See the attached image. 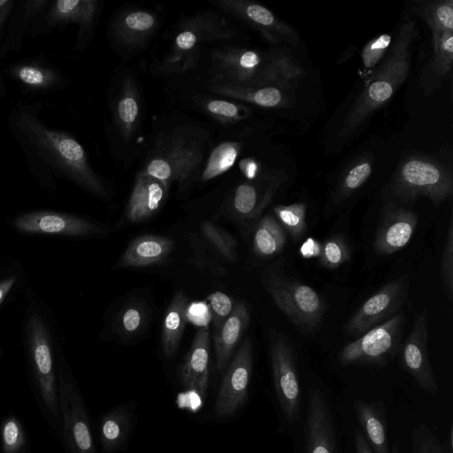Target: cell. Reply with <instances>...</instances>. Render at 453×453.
Instances as JSON below:
<instances>
[{"mask_svg": "<svg viewBox=\"0 0 453 453\" xmlns=\"http://www.w3.org/2000/svg\"><path fill=\"white\" fill-rule=\"evenodd\" d=\"M41 109V104H19L8 118L9 130L30 170L41 179L62 175L108 198L107 188L92 169L82 145L70 134L46 126L39 118Z\"/></svg>", "mask_w": 453, "mask_h": 453, "instance_id": "obj_1", "label": "cell"}, {"mask_svg": "<svg viewBox=\"0 0 453 453\" xmlns=\"http://www.w3.org/2000/svg\"><path fill=\"white\" fill-rule=\"evenodd\" d=\"M417 35L415 21L411 19L403 20L389 52L344 119L338 132L339 138L350 137L372 113L391 99L405 81L410 73L412 46Z\"/></svg>", "mask_w": 453, "mask_h": 453, "instance_id": "obj_2", "label": "cell"}, {"mask_svg": "<svg viewBox=\"0 0 453 453\" xmlns=\"http://www.w3.org/2000/svg\"><path fill=\"white\" fill-rule=\"evenodd\" d=\"M263 285L278 308L303 334L319 327L325 311L323 297L311 287L276 271H266Z\"/></svg>", "mask_w": 453, "mask_h": 453, "instance_id": "obj_3", "label": "cell"}, {"mask_svg": "<svg viewBox=\"0 0 453 453\" xmlns=\"http://www.w3.org/2000/svg\"><path fill=\"white\" fill-rule=\"evenodd\" d=\"M391 191L402 202H413L419 197H427L437 205L452 195L451 172L430 157L411 156L396 170L391 183Z\"/></svg>", "mask_w": 453, "mask_h": 453, "instance_id": "obj_4", "label": "cell"}, {"mask_svg": "<svg viewBox=\"0 0 453 453\" xmlns=\"http://www.w3.org/2000/svg\"><path fill=\"white\" fill-rule=\"evenodd\" d=\"M269 355L273 386L284 426L293 429L300 424L302 393L294 349L288 338L271 331Z\"/></svg>", "mask_w": 453, "mask_h": 453, "instance_id": "obj_5", "label": "cell"}, {"mask_svg": "<svg viewBox=\"0 0 453 453\" xmlns=\"http://www.w3.org/2000/svg\"><path fill=\"white\" fill-rule=\"evenodd\" d=\"M234 35L226 20L215 13L202 12L188 18L180 25L172 50L162 64L164 70L183 72L193 68L198 58L200 44L229 39Z\"/></svg>", "mask_w": 453, "mask_h": 453, "instance_id": "obj_6", "label": "cell"}, {"mask_svg": "<svg viewBox=\"0 0 453 453\" xmlns=\"http://www.w3.org/2000/svg\"><path fill=\"white\" fill-rule=\"evenodd\" d=\"M404 325V314L397 312L346 344L338 354L339 364L372 367L388 365L400 349Z\"/></svg>", "mask_w": 453, "mask_h": 453, "instance_id": "obj_7", "label": "cell"}, {"mask_svg": "<svg viewBox=\"0 0 453 453\" xmlns=\"http://www.w3.org/2000/svg\"><path fill=\"white\" fill-rule=\"evenodd\" d=\"M203 157L201 150L195 143L175 137L163 145L140 173L168 186L176 182L184 189L196 176Z\"/></svg>", "mask_w": 453, "mask_h": 453, "instance_id": "obj_8", "label": "cell"}, {"mask_svg": "<svg viewBox=\"0 0 453 453\" xmlns=\"http://www.w3.org/2000/svg\"><path fill=\"white\" fill-rule=\"evenodd\" d=\"M98 10L97 0L49 1L28 30L27 36L45 35L54 29L75 23L79 26L76 49L81 50L91 35Z\"/></svg>", "mask_w": 453, "mask_h": 453, "instance_id": "obj_9", "label": "cell"}, {"mask_svg": "<svg viewBox=\"0 0 453 453\" xmlns=\"http://www.w3.org/2000/svg\"><path fill=\"white\" fill-rule=\"evenodd\" d=\"M409 278L402 274L366 299L344 326L349 337H358L397 313L408 296Z\"/></svg>", "mask_w": 453, "mask_h": 453, "instance_id": "obj_10", "label": "cell"}, {"mask_svg": "<svg viewBox=\"0 0 453 453\" xmlns=\"http://www.w3.org/2000/svg\"><path fill=\"white\" fill-rule=\"evenodd\" d=\"M253 370V347L247 337L227 366L217 394L214 413L227 418L246 403Z\"/></svg>", "mask_w": 453, "mask_h": 453, "instance_id": "obj_11", "label": "cell"}, {"mask_svg": "<svg viewBox=\"0 0 453 453\" xmlns=\"http://www.w3.org/2000/svg\"><path fill=\"white\" fill-rule=\"evenodd\" d=\"M302 453H338L337 431L330 402L319 388L309 389L303 426Z\"/></svg>", "mask_w": 453, "mask_h": 453, "instance_id": "obj_12", "label": "cell"}, {"mask_svg": "<svg viewBox=\"0 0 453 453\" xmlns=\"http://www.w3.org/2000/svg\"><path fill=\"white\" fill-rule=\"evenodd\" d=\"M428 319L426 310L417 314L412 329L399 349L401 367L426 393L437 395L439 385L428 357Z\"/></svg>", "mask_w": 453, "mask_h": 453, "instance_id": "obj_13", "label": "cell"}, {"mask_svg": "<svg viewBox=\"0 0 453 453\" xmlns=\"http://www.w3.org/2000/svg\"><path fill=\"white\" fill-rule=\"evenodd\" d=\"M264 53L226 46L212 51V83L255 86L262 69Z\"/></svg>", "mask_w": 453, "mask_h": 453, "instance_id": "obj_14", "label": "cell"}, {"mask_svg": "<svg viewBox=\"0 0 453 453\" xmlns=\"http://www.w3.org/2000/svg\"><path fill=\"white\" fill-rule=\"evenodd\" d=\"M219 6L257 29L270 43H282L286 47L298 44L296 31L264 5L250 0H220Z\"/></svg>", "mask_w": 453, "mask_h": 453, "instance_id": "obj_15", "label": "cell"}, {"mask_svg": "<svg viewBox=\"0 0 453 453\" xmlns=\"http://www.w3.org/2000/svg\"><path fill=\"white\" fill-rule=\"evenodd\" d=\"M280 183L272 176L256 177L240 183L230 201L231 217L246 228L253 226L273 201Z\"/></svg>", "mask_w": 453, "mask_h": 453, "instance_id": "obj_16", "label": "cell"}, {"mask_svg": "<svg viewBox=\"0 0 453 453\" xmlns=\"http://www.w3.org/2000/svg\"><path fill=\"white\" fill-rule=\"evenodd\" d=\"M418 226V215L395 203L387 204L382 211L373 241L377 255L394 254L411 241Z\"/></svg>", "mask_w": 453, "mask_h": 453, "instance_id": "obj_17", "label": "cell"}, {"mask_svg": "<svg viewBox=\"0 0 453 453\" xmlns=\"http://www.w3.org/2000/svg\"><path fill=\"white\" fill-rule=\"evenodd\" d=\"M5 73L23 89L33 93L55 92L68 82L67 77L58 68L36 58L13 62Z\"/></svg>", "mask_w": 453, "mask_h": 453, "instance_id": "obj_18", "label": "cell"}, {"mask_svg": "<svg viewBox=\"0 0 453 453\" xmlns=\"http://www.w3.org/2000/svg\"><path fill=\"white\" fill-rule=\"evenodd\" d=\"M210 329L200 327L180 368L182 386L188 391L204 396L209 385Z\"/></svg>", "mask_w": 453, "mask_h": 453, "instance_id": "obj_19", "label": "cell"}, {"mask_svg": "<svg viewBox=\"0 0 453 453\" xmlns=\"http://www.w3.org/2000/svg\"><path fill=\"white\" fill-rule=\"evenodd\" d=\"M168 185L139 173L126 207V218L140 223L154 216L165 204Z\"/></svg>", "mask_w": 453, "mask_h": 453, "instance_id": "obj_20", "label": "cell"}, {"mask_svg": "<svg viewBox=\"0 0 453 453\" xmlns=\"http://www.w3.org/2000/svg\"><path fill=\"white\" fill-rule=\"evenodd\" d=\"M305 75L304 69L286 46L265 53V60L255 86H271L289 92Z\"/></svg>", "mask_w": 453, "mask_h": 453, "instance_id": "obj_21", "label": "cell"}, {"mask_svg": "<svg viewBox=\"0 0 453 453\" xmlns=\"http://www.w3.org/2000/svg\"><path fill=\"white\" fill-rule=\"evenodd\" d=\"M354 411L359 430L373 453H390L386 409L381 401L356 399Z\"/></svg>", "mask_w": 453, "mask_h": 453, "instance_id": "obj_22", "label": "cell"}, {"mask_svg": "<svg viewBox=\"0 0 453 453\" xmlns=\"http://www.w3.org/2000/svg\"><path fill=\"white\" fill-rule=\"evenodd\" d=\"M19 227L27 232L68 235L103 234L104 227L84 219L56 213H35L20 218Z\"/></svg>", "mask_w": 453, "mask_h": 453, "instance_id": "obj_23", "label": "cell"}, {"mask_svg": "<svg viewBox=\"0 0 453 453\" xmlns=\"http://www.w3.org/2000/svg\"><path fill=\"white\" fill-rule=\"evenodd\" d=\"M174 242L163 235L143 234L133 239L118 261V267L140 268L159 264L173 251Z\"/></svg>", "mask_w": 453, "mask_h": 453, "instance_id": "obj_24", "label": "cell"}, {"mask_svg": "<svg viewBox=\"0 0 453 453\" xmlns=\"http://www.w3.org/2000/svg\"><path fill=\"white\" fill-rule=\"evenodd\" d=\"M250 324V312L244 303H237L219 329L213 334L217 368L222 372Z\"/></svg>", "mask_w": 453, "mask_h": 453, "instance_id": "obj_25", "label": "cell"}, {"mask_svg": "<svg viewBox=\"0 0 453 453\" xmlns=\"http://www.w3.org/2000/svg\"><path fill=\"white\" fill-rule=\"evenodd\" d=\"M48 3V0L16 2L0 45V62L10 52L20 50L24 37L27 35L28 30Z\"/></svg>", "mask_w": 453, "mask_h": 453, "instance_id": "obj_26", "label": "cell"}, {"mask_svg": "<svg viewBox=\"0 0 453 453\" xmlns=\"http://www.w3.org/2000/svg\"><path fill=\"white\" fill-rule=\"evenodd\" d=\"M212 92L264 108H285L294 103L290 94L271 86H234L211 83Z\"/></svg>", "mask_w": 453, "mask_h": 453, "instance_id": "obj_27", "label": "cell"}, {"mask_svg": "<svg viewBox=\"0 0 453 453\" xmlns=\"http://www.w3.org/2000/svg\"><path fill=\"white\" fill-rule=\"evenodd\" d=\"M157 25L154 13L134 9L121 13L114 22L115 37L127 47H138L148 40Z\"/></svg>", "mask_w": 453, "mask_h": 453, "instance_id": "obj_28", "label": "cell"}, {"mask_svg": "<svg viewBox=\"0 0 453 453\" xmlns=\"http://www.w3.org/2000/svg\"><path fill=\"white\" fill-rule=\"evenodd\" d=\"M188 299L184 292L177 291L168 305L162 326V348L166 357L177 352L188 322Z\"/></svg>", "mask_w": 453, "mask_h": 453, "instance_id": "obj_29", "label": "cell"}, {"mask_svg": "<svg viewBox=\"0 0 453 453\" xmlns=\"http://www.w3.org/2000/svg\"><path fill=\"white\" fill-rule=\"evenodd\" d=\"M431 62L423 72L421 84L434 91L451 73L453 61V32H444L432 45Z\"/></svg>", "mask_w": 453, "mask_h": 453, "instance_id": "obj_30", "label": "cell"}, {"mask_svg": "<svg viewBox=\"0 0 453 453\" xmlns=\"http://www.w3.org/2000/svg\"><path fill=\"white\" fill-rule=\"evenodd\" d=\"M140 116V104L137 87L134 80H123L120 94L115 104L114 119L124 141L128 142L134 135Z\"/></svg>", "mask_w": 453, "mask_h": 453, "instance_id": "obj_31", "label": "cell"}, {"mask_svg": "<svg viewBox=\"0 0 453 453\" xmlns=\"http://www.w3.org/2000/svg\"><path fill=\"white\" fill-rule=\"evenodd\" d=\"M287 242V233L275 217L265 214L255 226L252 247L255 254L262 258H271L280 254Z\"/></svg>", "mask_w": 453, "mask_h": 453, "instance_id": "obj_32", "label": "cell"}, {"mask_svg": "<svg viewBox=\"0 0 453 453\" xmlns=\"http://www.w3.org/2000/svg\"><path fill=\"white\" fill-rule=\"evenodd\" d=\"M133 410L119 406L105 414L101 422L100 434L106 453L119 449L127 441L132 426Z\"/></svg>", "mask_w": 453, "mask_h": 453, "instance_id": "obj_33", "label": "cell"}, {"mask_svg": "<svg viewBox=\"0 0 453 453\" xmlns=\"http://www.w3.org/2000/svg\"><path fill=\"white\" fill-rule=\"evenodd\" d=\"M415 11L429 26L432 45L444 32H453V1L417 2Z\"/></svg>", "mask_w": 453, "mask_h": 453, "instance_id": "obj_34", "label": "cell"}, {"mask_svg": "<svg viewBox=\"0 0 453 453\" xmlns=\"http://www.w3.org/2000/svg\"><path fill=\"white\" fill-rule=\"evenodd\" d=\"M372 161L362 157L352 162L342 173L335 188V197L343 200L357 190L371 176Z\"/></svg>", "mask_w": 453, "mask_h": 453, "instance_id": "obj_35", "label": "cell"}, {"mask_svg": "<svg viewBox=\"0 0 453 453\" xmlns=\"http://www.w3.org/2000/svg\"><path fill=\"white\" fill-rule=\"evenodd\" d=\"M306 211L304 203L280 204L273 208L275 219L295 242H299L307 232Z\"/></svg>", "mask_w": 453, "mask_h": 453, "instance_id": "obj_36", "label": "cell"}, {"mask_svg": "<svg viewBox=\"0 0 453 453\" xmlns=\"http://www.w3.org/2000/svg\"><path fill=\"white\" fill-rule=\"evenodd\" d=\"M200 229L203 238L222 258L237 261L238 242L231 234L211 221H203Z\"/></svg>", "mask_w": 453, "mask_h": 453, "instance_id": "obj_37", "label": "cell"}, {"mask_svg": "<svg viewBox=\"0 0 453 453\" xmlns=\"http://www.w3.org/2000/svg\"><path fill=\"white\" fill-rule=\"evenodd\" d=\"M240 149V143L237 142H225L219 144L209 156L202 173V180H211L229 170L235 163Z\"/></svg>", "mask_w": 453, "mask_h": 453, "instance_id": "obj_38", "label": "cell"}, {"mask_svg": "<svg viewBox=\"0 0 453 453\" xmlns=\"http://www.w3.org/2000/svg\"><path fill=\"white\" fill-rule=\"evenodd\" d=\"M351 251L342 234H333L321 244L319 264L327 269H336L350 259Z\"/></svg>", "mask_w": 453, "mask_h": 453, "instance_id": "obj_39", "label": "cell"}, {"mask_svg": "<svg viewBox=\"0 0 453 453\" xmlns=\"http://www.w3.org/2000/svg\"><path fill=\"white\" fill-rule=\"evenodd\" d=\"M147 318L148 312L143 303L138 301L129 303L119 314V334L129 338L139 334L145 326Z\"/></svg>", "mask_w": 453, "mask_h": 453, "instance_id": "obj_40", "label": "cell"}, {"mask_svg": "<svg viewBox=\"0 0 453 453\" xmlns=\"http://www.w3.org/2000/svg\"><path fill=\"white\" fill-rule=\"evenodd\" d=\"M411 453H453L426 424L416 426L411 434Z\"/></svg>", "mask_w": 453, "mask_h": 453, "instance_id": "obj_41", "label": "cell"}, {"mask_svg": "<svg viewBox=\"0 0 453 453\" xmlns=\"http://www.w3.org/2000/svg\"><path fill=\"white\" fill-rule=\"evenodd\" d=\"M203 107L210 116L222 124L241 121L249 113L241 105L223 99L209 98L203 102Z\"/></svg>", "mask_w": 453, "mask_h": 453, "instance_id": "obj_42", "label": "cell"}, {"mask_svg": "<svg viewBox=\"0 0 453 453\" xmlns=\"http://www.w3.org/2000/svg\"><path fill=\"white\" fill-rule=\"evenodd\" d=\"M441 281L449 302L453 298V220L450 217L441 258Z\"/></svg>", "mask_w": 453, "mask_h": 453, "instance_id": "obj_43", "label": "cell"}, {"mask_svg": "<svg viewBox=\"0 0 453 453\" xmlns=\"http://www.w3.org/2000/svg\"><path fill=\"white\" fill-rule=\"evenodd\" d=\"M392 42L390 34H381L372 38L363 47L361 59L365 69L369 70L376 66L386 55Z\"/></svg>", "mask_w": 453, "mask_h": 453, "instance_id": "obj_44", "label": "cell"}, {"mask_svg": "<svg viewBox=\"0 0 453 453\" xmlns=\"http://www.w3.org/2000/svg\"><path fill=\"white\" fill-rule=\"evenodd\" d=\"M191 245L194 249V253L196 254V262L203 271H207L211 273L216 275H222L225 273V267L220 265L219 254L213 255V252H216L210 245L209 247L206 245V242H198L196 235L191 238ZM205 241V240H204Z\"/></svg>", "mask_w": 453, "mask_h": 453, "instance_id": "obj_45", "label": "cell"}, {"mask_svg": "<svg viewBox=\"0 0 453 453\" xmlns=\"http://www.w3.org/2000/svg\"><path fill=\"white\" fill-rule=\"evenodd\" d=\"M207 299L213 334H215L229 317L234 305H233L232 299L226 294L220 291L211 293Z\"/></svg>", "mask_w": 453, "mask_h": 453, "instance_id": "obj_46", "label": "cell"}, {"mask_svg": "<svg viewBox=\"0 0 453 453\" xmlns=\"http://www.w3.org/2000/svg\"><path fill=\"white\" fill-rule=\"evenodd\" d=\"M74 411L73 437L76 448L79 453H96L90 430L81 407L77 405Z\"/></svg>", "mask_w": 453, "mask_h": 453, "instance_id": "obj_47", "label": "cell"}, {"mask_svg": "<svg viewBox=\"0 0 453 453\" xmlns=\"http://www.w3.org/2000/svg\"><path fill=\"white\" fill-rule=\"evenodd\" d=\"M33 351L36 367L40 375L50 380L51 382L52 360L50 349L47 340L41 330L35 332L34 329Z\"/></svg>", "mask_w": 453, "mask_h": 453, "instance_id": "obj_48", "label": "cell"}, {"mask_svg": "<svg viewBox=\"0 0 453 453\" xmlns=\"http://www.w3.org/2000/svg\"><path fill=\"white\" fill-rule=\"evenodd\" d=\"M188 321L197 326H205L211 321L209 305L205 302H195L188 303L187 308Z\"/></svg>", "mask_w": 453, "mask_h": 453, "instance_id": "obj_49", "label": "cell"}, {"mask_svg": "<svg viewBox=\"0 0 453 453\" xmlns=\"http://www.w3.org/2000/svg\"><path fill=\"white\" fill-rule=\"evenodd\" d=\"M15 4L16 1L13 0H0V45L4 41L7 23Z\"/></svg>", "mask_w": 453, "mask_h": 453, "instance_id": "obj_50", "label": "cell"}, {"mask_svg": "<svg viewBox=\"0 0 453 453\" xmlns=\"http://www.w3.org/2000/svg\"><path fill=\"white\" fill-rule=\"evenodd\" d=\"M321 251V244L318 243L313 239H307L300 249V253L302 256L305 258L313 257H319Z\"/></svg>", "mask_w": 453, "mask_h": 453, "instance_id": "obj_51", "label": "cell"}, {"mask_svg": "<svg viewBox=\"0 0 453 453\" xmlns=\"http://www.w3.org/2000/svg\"><path fill=\"white\" fill-rule=\"evenodd\" d=\"M19 437V429L14 421H9L6 423L4 428V442L8 446H13L16 444Z\"/></svg>", "mask_w": 453, "mask_h": 453, "instance_id": "obj_52", "label": "cell"}, {"mask_svg": "<svg viewBox=\"0 0 453 453\" xmlns=\"http://www.w3.org/2000/svg\"><path fill=\"white\" fill-rule=\"evenodd\" d=\"M354 447L356 453H373L359 428L354 430Z\"/></svg>", "mask_w": 453, "mask_h": 453, "instance_id": "obj_53", "label": "cell"}, {"mask_svg": "<svg viewBox=\"0 0 453 453\" xmlns=\"http://www.w3.org/2000/svg\"><path fill=\"white\" fill-rule=\"evenodd\" d=\"M13 280H6L0 284V303L3 301L4 297L5 296L6 293L8 292L9 288H11Z\"/></svg>", "mask_w": 453, "mask_h": 453, "instance_id": "obj_54", "label": "cell"}, {"mask_svg": "<svg viewBox=\"0 0 453 453\" xmlns=\"http://www.w3.org/2000/svg\"><path fill=\"white\" fill-rule=\"evenodd\" d=\"M444 444L446 445V447L448 448V449L450 452H453V426H452V425H450V426L449 428L448 437H447Z\"/></svg>", "mask_w": 453, "mask_h": 453, "instance_id": "obj_55", "label": "cell"}, {"mask_svg": "<svg viewBox=\"0 0 453 453\" xmlns=\"http://www.w3.org/2000/svg\"><path fill=\"white\" fill-rule=\"evenodd\" d=\"M6 94V88L4 84V80L3 77V73L0 70V100L5 96Z\"/></svg>", "mask_w": 453, "mask_h": 453, "instance_id": "obj_56", "label": "cell"}, {"mask_svg": "<svg viewBox=\"0 0 453 453\" xmlns=\"http://www.w3.org/2000/svg\"><path fill=\"white\" fill-rule=\"evenodd\" d=\"M390 453H400L399 444L397 441H395L394 444L391 446Z\"/></svg>", "mask_w": 453, "mask_h": 453, "instance_id": "obj_57", "label": "cell"}]
</instances>
